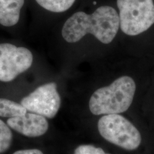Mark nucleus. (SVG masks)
<instances>
[{
    "mask_svg": "<svg viewBox=\"0 0 154 154\" xmlns=\"http://www.w3.org/2000/svg\"><path fill=\"white\" fill-rule=\"evenodd\" d=\"M120 29L118 11L109 5L98 7L91 14L77 11L66 21L61 35L69 43H76L87 34H91L100 42L109 44Z\"/></svg>",
    "mask_w": 154,
    "mask_h": 154,
    "instance_id": "obj_1",
    "label": "nucleus"
},
{
    "mask_svg": "<svg viewBox=\"0 0 154 154\" xmlns=\"http://www.w3.org/2000/svg\"><path fill=\"white\" fill-rule=\"evenodd\" d=\"M136 90V83L131 77H119L94 92L88 103L89 110L94 115L124 113L131 105Z\"/></svg>",
    "mask_w": 154,
    "mask_h": 154,
    "instance_id": "obj_2",
    "label": "nucleus"
},
{
    "mask_svg": "<svg viewBox=\"0 0 154 154\" xmlns=\"http://www.w3.org/2000/svg\"><path fill=\"white\" fill-rule=\"evenodd\" d=\"M120 29L127 36H135L154 24L153 0H116Z\"/></svg>",
    "mask_w": 154,
    "mask_h": 154,
    "instance_id": "obj_3",
    "label": "nucleus"
},
{
    "mask_svg": "<svg viewBox=\"0 0 154 154\" xmlns=\"http://www.w3.org/2000/svg\"><path fill=\"white\" fill-rule=\"evenodd\" d=\"M98 130L104 139L128 151L137 149L141 135L128 119L119 114L104 115L98 122Z\"/></svg>",
    "mask_w": 154,
    "mask_h": 154,
    "instance_id": "obj_4",
    "label": "nucleus"
},
{
    "mask_svg": "<svg viewBox=\"0 0 154 154\" xmlns=\"http://www.w3.org/2000/svg\"><path fill=\"white\" fill-rule=\"evenodd\" d=\"M33 63V54L25 47L0 44V82H9L27 71Z\"/></svg>",
    "mask_w": 154,
    "mask_h": 154,
    "instance_id": "obj_5",
    "label": "nucleus"
},
{
    "mask_svg": "<svg viewBox=\"0 0 154 154\" xmlns=\"http://www.w3.org/2000/svg\"><path fill=\"white\" fill-rule=\"evenodd\" d=\"M20 103L29 112L53 119L60 109L61 100L57 84L50 82L38 86L23 98Z\"/></svg>",
    "mask_w": 154,
    "mask_h": 154,
    "instance_id": "obj_6",
    "label": "nucleus"
},
{
    "mask_svg": "<svg viewBox=\"0 0 154 154\" xmlns=\"http://www.w3.org/2000/svg\"><path fill=\"white\" fill-rule=\"evenodd\" d=\"M7 124L11 129L29 138L43 136L47 132L49 126L47 118L29 111L20 116L8 119Z\"/></svg>",
    "mask_w": 154,
    "mask_h": 154,
    "instance_id": "obj_7",
    "label": "nucleus"
},
{
    "mask_svg": "<svg viewBox=\"0 0 154 154\" xmlns=\"http://www.w3.org/2000/svg\"><path fill=\"white\" fill-rule=\"evenodd\" d=\"M24 0H0V24L13 26L18 23Z\"/></svg>",
    "mask_w": 154,
    "mask_h": 154,
    "instance_id": "obj_8",
    "label": "nucleus"
},
{
    "mask_svg": "<svg viewBox=\"0 0 154 154\" xmlns=\"http://www.w3.org/2000/svg\"><path fill=\"white\" fill-rule=\"evenodd\" d=\"M27 112V110L21 103L0 98V117L14 118L24 115Z\"/></svg>",
    "mask_w": 154,
    "mask_h": 154,
    "instance_id": "obj_9",
    "label": "nucleus"
},
{
    "mask_svg": "<svg viewBox=\"0 0 154 154\" xmlns=\"http://www.w3.org/2000/svg\"><path fill=\"white\" fill-rule=\"evenodd\" d=\"M36 2L47 11L61 13L70 9L76 0H36Z\"/></svg>",
    "mask_w": 154,
    "mask_h": 154,
    "instance_id": "obj_10",
    "label": "nucleus"
},
{
    "mask_svg": "<svg viewBox=\"0 0 154 154\" xmlns=\"http://www.w3.org/2000/svg\"><path fill=\"white\" fill-rule=\"evenodd\" d=\"M12 140L13 134L11 128L0 119V154L8 151L12 143Z\"/></svg>",
    "mask_w": 154,
    "mask_h": 154,
    "instance_id": "obj_11",
    "label": "nucleus"
},
{
    "mask_svg": "<svg viewBox=\"0 0 154 154\" xmlns=\"http://www.w3.org/2000/svg\"><path fill=\"white\" fill-rule=\"evenodd\" d=\"M74 154H110L105 153L101 148L95 147L92 145H80L75 149Z\"/></svg>",
    "mask_w": 154,
    "mask_h": 154,
    "instance_id": "obj_12",
    "label": "nucleus"
},
{
    "mask_svg": "<svg viewBox=\"0 0 154 154\" xmlns=\"http://www.w3.org/2000/svg\"><path fill=\"white\" fill-rule=\"evenodd\" d=\"M12 154H44L41 150L37 149H27L18 150Z\"/></svg>",
    "mask_w": 154,
    "mask_h": 154,
    "instance_id": "obj_13",
    "label": "nucleus"
}]
</instances>
